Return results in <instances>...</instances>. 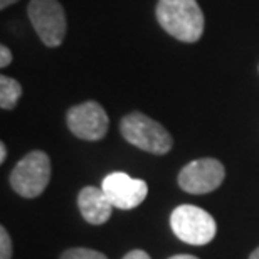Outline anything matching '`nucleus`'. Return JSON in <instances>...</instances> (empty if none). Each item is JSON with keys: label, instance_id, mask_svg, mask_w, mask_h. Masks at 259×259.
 <instances>
[{"label": "nucleus", "instance_id": "nucleus-1", "mask_svg": "<svg viewBox=\"0 0 259 259\" xmlns=\"http://www.w3.org/2000/svg\"><path fill=\"white\" fill-rule=\"evenodd\" d=\"M158 24L182 42H197L204 34V12L197 0H158L155 10Z\"/></svg>", "mask_w": 259, "mask_h": 259}, {"label": "nucleus", "instance_id": "nucleus-2", "mask_svg": "<svg viewBox=\"0 0 259 259\" xmlns=\"http://www.w3.org/2000/svg\"><path fill=\"white\" fill-rule=\"evenodd\" d=\"M123 138L133 147L153 155H165L172 148V137L158 121L140 111H133L123 116L120 123Z\"/></svg>", "mask_w": 259, "mask_h": 259}, {"label": "nucleus", "instance_id": "nucleus-3", "mask_svg": "<svg viewBox=\"0 0 259 259\" xmlns=\"http://www.w3.org/2000/svg\"><path fill=\"white\" fill-rule=\"evenodd\" d=\"M170 226L180 241L192 246H204L215 237L217 224L209 212L195 205H179L170 215Z\"/></svg>", "mask_w": 259, "mask_h": 259}, {"label": "nucleus", "instance_id": "nucleus-4", "mask_svg": "<svg viewBox=\"0 0 259 259\" xmlns=\"http://www.w3.org/2000/svg\"><path fill=\"white\" fill-rule=\"evenodd\" d=\"M51 180V160L48 153L34 150L15 165L10 174V185L25 199L39 197Z\"/></svg>", "mask_w": 259, "mask_h": 259}, {"label": "nucleus", "instance_id": "nucleus-5", "mask_svg": "<svg viewBox=\"0 0 259 259\" xmlns=\"http://www.w3.org/2000/svg\"><path fill=\"white\" fill-rule=\"evenodd\" d=\"M27 15L34 30L48 48L63 44L67 22L63 5L58 0H30Z\"/></svg>", "mask_w": 259, "mask_h": 259}, {"label": "nucleus", "instance_id": "nucleus-6", "mask_svg": "<svg viewBox=\"0 0 259 259\" xmlns=\"http://www.w3.org/2000/svg\"><path fill=\"white\" fill-rule=\"evenodd\" d=\"M66 121L74 137L88 140V142L103 140L108 133V126H110L105 108L96 101H86L69 108Z\"/></svg>", "mask_w": 259, "mask_h": 259}, {"label": "nucleus", "instance_id": "nucleus-7", "mask_svg": "<svg viewBox=\"0 0 259 259\" xmlns=\"http://www.w3.org/2000/svg\"><path fill=\"white\" fill-rule=\"evenodd\" d=\"M226 168L215 158H199L187 163L179 174L180 189L189 194H209L224 182Z\"/></svg>", "mask_w": 259, "mask_h": 259}, {"label": "nucleus", "instance_id": "nucleus-8", "mask_svg": "<svg viewBox=\"0 0 259 259\" xmlns=\"http://www.w3.org/2000/svg\"><path fill=\"white\" fill-rule=\"evenodd\" d=\"M103 192L110 199L113 207L121 210H130L138 207L148 194L147 182L130 177L128 174L113 172L103 179Z\"/></svg>", "mask_w": 259, "mask_h": 259}, {"label": "nucleus", "instance_id": "nucleus-9", "mask_svg": "<svg viewBox=\"0 0 259 259\" xmlns=\"http://www.w3.org/2000/svg\"><path fill=\"white\" fill-rule=\"evenodd\" d=\"M77 205H79L81 215L84 217L86 222L93 226H101L108 222L111 217L113 204L103 189L96 187H84L77 195Z\"/></svg>", "mask_w": 259, "mask_h": 259}, {"label": "nucleus", "instance_id": "nucleus-10", "mask_svg": "<svg viewBox=\"0 0 259 259\" xmlns=\"http://www.w3.org/2000/svg\"><path fill=\"white\" fill-rule=\"evenodd\" d=\"M22 96V86L9 76H0V106L2 110H14Z\"/></svg>", "mask_w": 259, "mask_h": 259}, {"label": "nucleus", "instance_id": "nucleus-11", "mask_svg": "<svg viewBox=\"0 0 259 259\" xmlns=\"http://www.w3.org/2000/svg\"><path fill=\"white\" fill-rule=\"evenodd\" d=\"M61 259H108L103 252L95 249H86V247H72L63 252Z\"/></svg>", "mask_w": 259, "mask_h": 259}, {"label": "nucleus", "instance_id": "nucleus-12", "mask_svg": "<svg viewBox=\"0 0 259 259\" xmlns=\"http://www.w3.org/2000/svg\"><path fill=\"white\" fill-rule=\"evenodd\" d=\"M12 257V239L5 227H0V259Z\"/></svg>", "mask_w": 259, "mask_h": 259}, {"label": "nucleus", "instance_id": "nucleus-13", "mask_svg": "<svg viewBox=\"0 0 259 259\" xmlns=\"http://www.w3.org/2000/svg\"><path fill=\"white\" fill-rule=\"evenodd\" d=\"M12 63V53L5 44L0 46V67H7Z\"/></svg>", "mask_w": 259, "mask_h": 259}, {"label": "nucleus", "instance_id": "nucleus-14", "mask_svg": "<svg viewBox=\"0 0 259 259\" xmlns=\"http://www.w3.org/2000/svg\"><path fill=\"white\" fill-rule=\"evenodd\" d=\"M123 259H150V256L142 249H135V251H130Z\"/></svg>", "mask_w": 259, "mask_h": 259}, {"label": "nucleus", "instance_id": "nucleus-15", "mask_svg": "<svg viewBox=\"0 0 259 259\" xmlns=\"http://www.w3.org/2000/svg\"><path fill=\"white\" fill-rule=\"evenodd\" d=\"M5 158H7V147L5 143H0V163H4Z\"/></svg>", "mask_w": 259, "mask_h": 259}, {"label": "nucleus", "instance_id": "nucleus-16", "mask_svg": "<svg viewBox=\"0 0 259 259\" xmlns=\"http://www.w3.org/2000/svg\"><path fill=\"white\" fill-rule=\"evenodd\" d=\"M15 2H19V0H0V9L5 10L7 7H10V5H14Z\"/></svg>", "mask_w": 259, "mask_h": 259}, {"label": "nucleus", "instance_id": "nucleus-17", "mask_svg": "<svg viewBox=\"0 0 259 259\" xmlns=\"http://www.w3.org/2000/svg\"><path fill=\"white\" fill-rule=\"evenodd\" d=\"M168 259H199V257H195L192 254H177V256H172V257H168Z\"/></svg>", "mask_w": 259, "mask_h": 259}, {"label": "nucleus", "instance_id": "nucleus-18", "mask_svg": "<svg viewBox=\"0 0 259 259\" xmlns=\"http://www.w3.org/2000/svg\"><path fill=\"white\" fill-rule=\"evenodd\" d=\"M249 259H259V247H257V249H254V251L251 252Z\"/></svg>", "mask_w": 259, "mask_h": 259}]
</instances>
